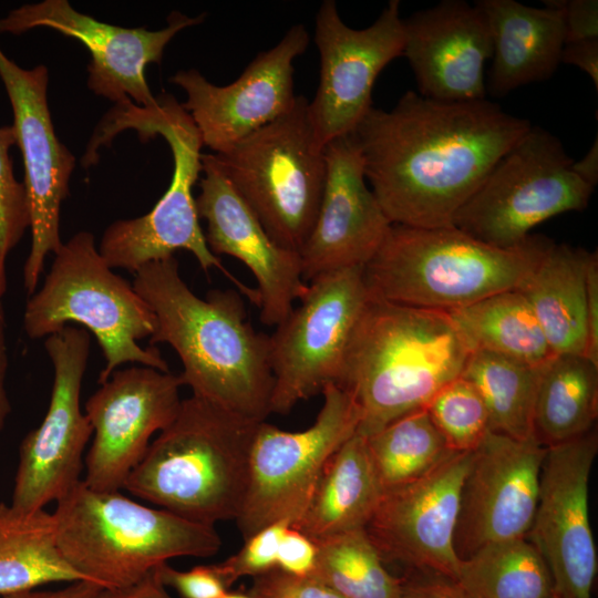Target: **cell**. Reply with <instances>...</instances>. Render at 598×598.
Wrapping results in <instances>:
<instances>
[{
  "mask_svg": "<svg viewBox=\"0 0 598 598\" xmlns=\"http://www.w3.org/2000/svg\"><path fill=\"white\" fill-rule=\"evenodd\" d=\"M534 8L515 0H480L492 34V66L486 92L504 96L557 70L565 45L563 11L553 0Z\"/></svg>",
  "mask_w": 598,
  "mask_h": 598,
  "instance_id": "obj_25",
  "label": "cell"
},
{
  "mask_svg": "<svg viewBox=\"0 0 598 598\" xmlns=\"http://www.w3.org/2000/svg\"><path fill=\"white\" fill-rule=\"evenodd\" d=\"M472 452H454L410 483L383 491L365 532L383 560L454 580V534Z\"/></svg>",
  "mask_w": 598,
  "mask_h": 598,
  "instance_id": "obj_20",
  "label": "cell"
},
{
  "mask_svg": "<svg viewBox=\"0 0 598 598\" xmlns=\"http://www.w3.org/2000/svg\"><path fill=\"white\" fill-rule=\"evenodd\" d=\"M320 80L308 102V120L319 147L351 134L372 107L375 79L403 54L404 28L400 1L390 0L364 29L347 25L333 0L320 4L315 22Z\"/></svg>",
  "mask_w": 598,
  "mask_h": 598,
  "instance_id": "obj_14",
  "label": "cell"
},
{
  "mask_svg": "<svg viewBox=\"0 0 598 598\" xmlns=\"http://www.w3.org/2000/svg\"><path fill=\"white\" fill-rule=\"evenodd\" d=\"M310 42L303 24L292 25L272 48L259 52L239 78L216 85L195 69L181 70L169 81L186 93L183 109L215 154L286 114L298 95L293 91V62Z\"/></svg>",
  "mask_w": 598,
  "mask_h": 598,
  "instance_id": "obj_18",
  "label": "cell"
},
{
  "mask_svg": "<svg viewBox=\"0 0 598 598\" xmlns=\"http://www.w3.org/2000/svg\"><path fill=\"white\" fill-rule=\"evenodd\" d=\"M97 598H172L155 569L140 581L121 589H102Z\"/></svg>",
  "mask_w": 598,
  "mask_h": 598,
  "instance_id": "obj_45",
  "label": "cell"
},
{
  "mask_svg": "<svg viewBox=\"0 0 598 598\" xmlns=\"http://www.w3.org/2000/svg\"><path fill=\"white\" fill-rule=\"evenodd\" d=\"M91 338L86 330L65 326L47 337L44 347L54 369L49 408L42 423L19 448L10 506L19 512L44 509L82 480L84 448L93 434L80 404Z\"/></svg>",
  "mask_w": 598,
  "mask_h": 598,
  "instance_id": "obj_13",
  "label": "cell"
},
{
  "mask_svg": "<svg viewBox=\"0 0 598 598\" xmlns=\"http://www.w3.org/2000/svg\"><path fill=\"white\" fill-rule=\"evenodd\" d=\"M546 447L489 431L472 453L454 548L460 559L498 542L525 538L536 509Z\"/></svg>",
  "mask_w": 598,
  "mask_h": 598,
  "instance_id": "obj_21",
  "label": "cell"
},
{
  "mask_svg": "<svg viewBox=\"0 0 598 598\" xmlns=\"http://www.w3.org/2000/svg\"><path fill=\"white\" fill-rule=\"evenodd\" d=\"M471 351L482 350L533 367L553 353L525 297L517 289L446 311Z\"/></svg>",
  "mask_w": 598,
  "mask_h": 598,
  "instance_id": "obj_30",
  "label": "cell"
},
{
  "mask_svg": "<svg viewBox=\"0 0 598 598\" xmlns=\"http://www.w3.org/2000/svg\"><path fill=\"white\" fill-rule=\"evenodd\" d=\"M434 575L427 578H402L401 598H468L456 581Z\"/></svg>",
  "mask_w": 598,
  "mask_h": 598,
  "instance_id": "obj_42",
  "label": "cell"
},
{
  "mask_svg": "<svg viewBox=\"0 0 598 598\" xmlns=\"http://www.w3.org/2000/svg\"><path fill=\"white\" fill-rule=\"evenodd\" d=\"M326 184L313 227L301 248L302 277L364 267L392 224L367 185L363 159L352 134L324 146Z\"/></svg>",
  "mask_w": 598,
  "mask_h": 598,
  "instance_id": "obj_23",
  "label": "cell"
},
{
  "mask_svg": "<svg viewBox=\"0 0 598 598\" xmlns=\"http://www.w3.org/2000/svg\"><path fill=\"white\" fill-rule=\"evenodd\" d=\"M370 297L364 267L329 271L308 282L300 305L269 336L270 413L287 414L298 402L338 384Z\"/></svg>",
  "mask_w": 598,
  "mask_h": 598,
  "instance_id": "obj_11",
  "label": "cell"
},
{
  "mask_svg": "<svg viewBox=\"0 0 598 598\" xmlns=\"http://www.w3.org/2000/svg\"><path fill=\"white\" fill-rule=\"evenodd\" d=\"M484 100L447 102L406 91L371 107L354 137L367 182L392 225L453 226L461 206L530 128Z\"/></svg>",
  "mask_w": 598,
  "mask_h": 598,
  "instance_id": "obj_1",
  "label": "cell"
},
{
  "mask_svg": "<svg viewBox=\"0 0 598 598\" xmlns=\"http://www.w3.org/2000/svg\"><path fill=\"white\" fill-rule=\"evenodd\" d=\"M471 352L446 311L392 303L371 295L337 384L359 409L357 433L369 436L424 408L462 375Z\"/></svg>",
  "mask_w": 598,
  "mask_h": 598,
  "instance_id": "obj_3",
  "label": "cell"
},
{
  "mask_svg": "<svg viewBox=\"0 0 598 598\" xmlns=\"http://www.w3.org/2000/svg\"><path fill=\"white\" fill-rule=\"evenodd\" d=\"M403 54L419 94L439 101L486 99L485 61L492 58L488 21L476 4L444 0L403 19Z\"/></svg>",
  "mask_w": 598,
  "mask_h": 598,
  "instance_id": "obj_24",
  "label": "cell"
},
{
  "mask_svg": "<svg viewBox=\"0 0 598 598\" xmlns=\"http://www.w3.org/2000/svg\"><path fill=\"white\" fill-rule=\"evenodd\" d=\"M291 525L287 520L269 524L249 537L238 553L215 564L227 588L241 577H256L277 569L280 540Z\"/></svg>",
  "mask_w": 598,
  "mask_h": 598,
  "instance_id": "obj_37",
  "label": "cell"
},
{
  "mask_svg": "<svg viewBox=\"0 0 598 598\" xmlns=\"http://www.w3.org/2000/svg\"><path fill=\"white\" fill-rule=\"evenodd\" d=\"M542 367L482 350L470 353L462 377L481 394L491 431L520 441L535 439L534 409Z\"/></svg>",
  "mask_w": 598,
  "mask_h": 598,
  "instance_id": "obj_32",
  "label": "cell"
},
{
  "mask_svg": "<svg viewBox=\"0 0 598 598\" xmlns=\"http://www.w3.org/2000/svg\"><path fill=\"white\" fill-rule=\"evenodd\" d=\"M72 322L91 331L101 347L106 364L99 384L127 362L169 372L156 347L137 343L155 332L154 312L133 285L112 271L89 231L62 244L23 313V328L32 339L48 337Z\"/></svg>",
  "mask_w": 598,
  "mask_h": 598,
  "instance_id": "obj_8",
  "label": "cell"
},
{
  "mask_svg": "<svg viewBox=\"0 0 598 598\" xmlns=\"http://www.w3.org/2000/svg\"><path fill=\"white\" fill-rule=\"evenodd\" d=\"M172 12L167 25L151 31L145 28H122L81 13L66 0H44L23 4L0 19V33L21 34L45 27L82 42L91 53L87 86L96 95L116 104L132 102L150 106L155 102L147 85L145 69L161 63L169 41L182 30L203 22Z\"/></svg>",
  "mask_w": 598,
  "mask_h": 598,
  "instance_id": "obj_19",
  "label": "cell"
},
{
  "mask_svg": "<svg viewBox=\"0 0 598 598\" xmlns=\"http://www.w3.org/2000/svg\"><path fill=\"white\" fill-rule=\"evenodd\" d=\"M597 433L547 446L526 538L544 558L559 598H591L598 569L589 520V477Z\"/></svg>",
  "mask_w": 598,
  "mask_h": 598,
  "instance_id": "obj_16",
  "label": "cell"
},
{
  "mask_svg": "<svg viewBox=\"0 0 598 598\" xmlns=\"http://www.w3.org/2000/svg\"><path fill=\"white\" fill-rule=\"evenodd\" d=\"M561 9L565 44L598 39L597 0H553Z\"/></svg>",
  "mask_w": 598,
  "mask_h": 598,
  "instance_id": "obj_41",
  "label": "cell"
},
{
  "mask_svg": "<svg viewBox=\"0 0 598 598\" xmlns=\"http://www.w3.org/2000/svg\"><path fill=\"white\" fill-rule=\"evenodd\" d=\"M259 423L194 395L182 400L175 420L151 442L124 488L196 523L236 519Z\"/></svg>",
  "mask_w": 598,
  "mask_h": 598,
  "instance_id": "obj_4",
  "label": "cell"
},
{
  "mask_svg": "<svg viewBox=\"0 0 598 598\" xmlns=\"http://www.w3.org/2000/svg\"><path fill=\"white\" fill-rule=\"evenodd\" d=\"M322 406L308 429L288 432L262 421L249 457L248 483L236 518L244 538L260 528L303 515L323 468L360 423L359 409L348 391L328 385Z\"/></svg>",
  "mask_w": 598,
  "mask_h": 598,
  "instance_id": "obj_12",
  "label": "cell"
},
{
  "mask_svg": "<svg viewBox=\"0 0 598 598\" xmlns=\"http://www.w3.org/2000/svg\"><path fill=\"white\" fill-rule=\"evenodd\" d=\"M198 218L207 224L205 239L215 255L240 260L257 280L260 321L277 327L308 287L300 255L279 246L234 189L214 154H202Z\"/></svg>",
  "mask_w": 598,
  "mask_h": 598,
  "instance_id": "obj_22",
  "label": "cell"
},
{
  "mask_svg": "<svg viewBox=\"0 0 598 598\" xmlns=\"http://www.w3.org/2000/svg\"><path fill=\"white\" fill-rule=\"evenodd\" d=\"M155 571L161 582L174 589L181 598H223L228 590L215 564L177 570L164 563Z\"/></svg>",
  "mask_w": 598,
  "mask_h": 598,
  "instance_id": "obj_39",
  "label": "cell"
},
{
  "mask_svg": "<svg viewBox=\"0 0 598 598\" xmlns=\"http://www.w3.org/2000/svg\"><path fill=\"white\" fill-rule=\"evenodd\" d=\"M382 493L365 437L355 432L330 457L303 515L291 527L315 542L364 529Z\"/></svg>",
  "mask_w": 598,
  "mask_h": 598,
  "instance_id": "obj_27",
  "label": "cell"
},
{
  "mask_svg": "<svg viewBox=\"0 0 598 598\" xmlns=\"http://www.w3.org/2000/svg\"><path fill=\"white\" fill-rule=\"evenodd\" d=\"M364 437L383 491L422 477L454 453L425 408L404 414Z\"/></svg>",
  "mask_w": 598,
  "mask_h": 598,
  "instance_id": "obj_33",
  "label": "cell"
},
{
  "mask_svg": "<svg viewBox=\"0 0 598 598\" xmlns=\"http://www.w3.org/2000/svg\"><path fill=\"white\" fill-rule=\"evenodd\" d=\"M85 580L62 556L52 513L0 503V596Z\"/></svg>",
  "mask_w": 598,
  "mask_h": 598,
  "instance_id": "obj_29",
  "label": "cell"
},
{
  "mask_svg": "<svg viewBox=\"0 0 598 598\" xmlns=\"http://www.w3.org/2000/svg\"><path fill=\"white\" fill-rule=\"evenodd\" d=\"M12 145H17L12 125L0 127V298L6 291L7 257L30 227L25 187L16 178L9 155Z\"/></svg>",
  "mask_w": 598,
  "mask_h": 598,
  "instance_id": "obj_36",
  "label": "cell"
},
{
  "mask_svg": "<svg viewBox=\"0 0 598 598\" xmlns=\"http://www.w3.org/2000/svg\"><path fill=\"white\" fill-rule=\"evenodd\" d=\"M591 251L553 243L517 289L529 303L554 354L586 357L587 268Z\"/></svg>",
  "mask_w": 598,
  "mask_h": 598,
  "instance_id": "obj_26",
  "label": "cell"
},
{
  "mask_svg": "<svg viewBox=\"0 0 598 598\" xmlns=\"http://www.w3.org/2000/svg\"><path fill=\"white\" fill-rule=\"evenodd\" d=\"M133 287L156 318L150 344L167 343L176 351L182 384L236 415L265 421L274 388L269 336L251 327L240 295L215 289L199 298L174 256L143 265Z\"/></svg>",
  "mask_w": 598,
  "mask_h": 598,
  "instance_id": "obj_2",
  "label": "cell"
},
{
  "mask_svg": "<svg viewBox=\"0 0 598 598\" xmlns=\"http://www.w3.org/2000/svg\"><path fill=\"white\" fill-rule=\"evenodd\" d=\"M313 576L343 598H401L402 578L391 575L365 529L316 542Z\"/></svg>",
  "mask_w": 598,
  "mask_h": 598,
  "instance_id": "obj_34",
  "label": "cell"
},
{
  "mask_svg": "<svg viewBox=\"0 0 598 598\" xmlns=\"http://www.w3.org/2000/svg\"><path fill=\"white\" fill-rule=\"evenodd\" d=\"M223 598H257L248 592H240V591H229L223 596Z\"/></svg>",
  "mask_w": 598,
  "mask_h": 598,
  "instance_id": "obj_49",
  "label": "cell"
},
{
  "mask_svg": "<svg viewBox=\"0 0 598 598\" xmlns=\"http://www.w3.org/2000/svg\"><path fill=\"white\" fill-rule=\"evenodd\" d=\"M0 78L12 107V127L24 165L31 248L23 267V286L32 295L47 255L55 254L63 244L60 209L69 195L75 158L54 132L47 96L48 68L39 64L23 69L0 48Z\"/></svg>",
  "mask_w": 598,
  "mask_h": 598,
  "instance_id": "obj_15",
  "label": "cell"
},
{
  "mask_svg": "<svg viewBox=\"0 0 598 598\" xmlns=\"http://www.w3.org/2000/svg\"><path fill=\"white\" fill-rule=\"evenodd\" d=\"M549 598H559L556 594H554L553 596H550Z\"/></svg>",
  "mask_w": 598,
  "mask_h": 598,
  "instance_id": "obj_50",
  "label": "cell"
},
{
  "mask_svg": "<svg viewBox=\"0 0 598 598\" xmlns=\"http://www.w3.org/2000/svg\"><path fill=\"white\" fill-rule=\"evenodd\" d=\"M560 140L532 125L461 206L452 225L488 245L523 243L538 224L588 206L594 187L571 168Z\"/></svg>",
  "mask_w": 598,
  "mask_h": 598,
  "instance_id": "obj_10",
  "label": "cell"
},
{
  "mask_svg": "<svg viewBox=\"0 0 598 598\" xmlns=\"http://www.w3.org/2000/svg\"><path fill=\"white\" fill-rule=\"evenodd\" d=\"M58 547L85 580L103 589L134 585L177 557H209L221 546L213 525L142 505L81 481L52 513Z\"/></svg>",
  "mask_w": 598,
  "mask_h": 598,
  "instance_id": "obj_7",
  "label": "cell"
},
{
  "mask_svg": "<svg viewBox=\"0 0 598 598\" xmlns=\"http://www.w3.org/2000/svg\"><path fill=\"white\" fill-rule=\"evenodd\" d=\"M598 415V365L584 355L555 354L540 369L534 437L560 444L591 430Z\"/></svg>",
  "mask_w": 598,
  "mask_h": 598,
  "instance_id": "obj_28",
  "label": "cell"
},
{
  "mask_svg": "<svg viewBox=\"0 0 598 598\" xmlns=\"http://www.w3.org/2000/svg\"><path fill=\"white\" fill-rule=\"evenodd\" d=\"M182 385L179 375L144 365L116 369L101 383L85 403L94 435L85 456L86 486L101 492L124 488L153 434L175 420Z\"/></svg>",
  "mask_w": 598,
  "mask_h": 598,
  "instance_id": "obj_17",
  "label": "cell"
},
{
  "mask_svg": "<svg viewBox=\"0 0 598 598\" xmlns=\"http://www.w3.org/2000/svg\"><path fill=\"white\" fill-rule=\"evenodd\" d=\"M587 328L586 358L598 365V255L591 251L587 268Z\"/></svg>",
  "mask_w": 598,
  "mask_h": 598,
  "instance_id": "obj_43",
  "label": "cell"
},
{
  "mask_svg": "<svg viewBox=\"0 0 598 598\" xmlns=\"http://www.w3.org/2000/svg\"><path fill=\"white\" fill-rule=\"evenodd\" d=\"M468 598H549V569L525 537L488 544L460 559L454 578Z\"/></svg>",
  "mask_w": 598,
  "mask_h": 598,
  "instance_id": "obj_31",
  "label": "cell"
},
{
  "mask_svg": "<svg viewBox=\"0 0 598 598\" xmlns=\"http://www.w3.org/2000/svg\"><path fill=\"white\" fill-rule=\"evenodd\" d=\"M8 344L6 332V319L0 302V431L4 427L6 421L11 412V404L6 388L8 371Z\"/></svg>",
  "mask_w": 598,
  "mask_h": 598,
  "instance_id": "obj_47",
  "label": "cell"
},
{
  "mask_svg": "<svg viewBox=\"0 0 598 598\" xmlns=\"http://www.w3.org/2000/svg\"><path fill=\"white\" fill-rule=\"evenodd\" d=\"M248 594L257 598H343L313 575L296 576L279 569L254 577Z\"/></svg>",
  "mask_w": 598,
  "mask_h": 598,
  "instance_id": "obj_38",
  "label": "cell"
},
{
  "mask_svg": "<svg viewBox=\"0 0 598 598\" xmlns=\"http://www.w3.org/2000/svg\"><path fill=\"white\" fill-rule=\"evenodd\" d=\"M424 408L451 451L472 452L491 431L481 394L462 375L444 385Z\"/></svg>",
  "mask_w": 598,
  "mask_h": 598,
  "instance_id": "obj_35",
  "label": "cell"
},
{
  "mask_svg": "<svg viewBox=\"0 0 598 598\" xmlns=\"http://www.w3.org/2000/svg\"><path fill=\"white\" fill-rule=\"evenodd\" d=\"M307 105L298 95L286 114L214 154L266 233L298 254L313 227L327 177L324 148L315 141Z\"/></svg>",
  "mask_w": 598,
  "mask_h": 598,
  "instance_id": "obj_9",
  "label": "cell"
},
{
  "mask_svg": "<svg viewBox=\"0 0 598 598\" xmlns=\"http://www.w3.org/2000/svg\"><path fill=\"white\" fill-rule=\"evenodd\" d=\"M103 588L89 580H80L68 584V586L56 590H27L11 595L0 596V598H97Z\"/></svg>",
  "mask_w": 598,
  "mask_h": 598,
  "instance_id": "obj_46",
  "label": "cell"
},
{
  "mask_svg": "<svg viewBox=\"0 0 598 598\" xmlns=\"http://www.w3.org/2000/svg\"><path fill=\"white\" fill-rule=\"evenodd\" d=\"M318 559V544L300 530L289 527L279 544L277 569L296 575H312Z\"/></svg>",
  "mask_w": 598,
  "mask_h": 598,
  "instance_id": "obj_40",
  "label": "cell"
},
{
  "mask_svg": "<svg viewBox=\"0 0 598 598\" xmlns=\"http://www.w3.org/2000/svg\"><path fill=\"white\" fill-rule=\"evenodd\" d=\"M124 130H135L144 141L161 135L172 151L174 171L167 190L151 212L137 218L118 219L105 229L99 251L107 265L136 272L150 261L185 249L195 256L205 272L218 268L258 306L257 290L227 271L209 250L200 228L193 187L202 172L203 143L189 114L167 93L156 96L145 107L131 101L116 104L96 127L85 155L94 159L97 150Z\"/></svg>",
  "mask_w": 598,
  "mask_h": 598,
  "instance_id": "obj_6",
  "label": "cell"
},
{
  "mask_svg": "<svg viewBox=\"0 0 598 598\" xmlns=\"http://www.w3.org/2000/svg\"><path fill=\"white\" fill-rule=\"evenodd\" d=\"M554 241L529 235L501 248L454 226L392 225L364 266L372 296L414 308L450 311L491 295L518 289Z\"/></svg>",
  "mask_w": 598,
  "mask_h": 598,
  "instance_id": "obj_5",
  "label": "cell"
},
{
  "mask_svg": "<svg viewBox=\"0 0 598 598\" xmlns=\"http://www.w3.org/2000/svg\"><path fill=\"white\" fill-rule=\"evenodd\" d=\"M560 61L573 64L586 72L596 90H598V39L565 44Z\"/></svg>",
  "mask_w": 598,
  "mask_h": 598,
  "instance_id": "obj_44",
  "label": "cell"
},
{
  "mask_svg": "<svg viewBox=\"0 0 598 598\" xmlns=\"http://www.w3.org/2000/svg\"><path fill=\"white\" fill-rule=\"evenodd\" d=\"M573 171L587 184L595 188L598 182V138L596 137L586 155L574 162Z\"/></svg>",
  "mask_w": 598,
  "mask_h": 598,
  "instance_id": "obj_48",
  "label": "cell"
}]
</instances>
